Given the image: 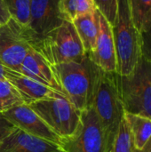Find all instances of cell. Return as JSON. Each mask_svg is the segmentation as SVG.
<instances>
[{
    "instance_id": "cell-1",
    "label": "cell",
    "mask_w": 151,
    "mask_h": 152,
    "mask_svg": "<svg viewBox=\"0 0 151 152\" xmlns=\"http://www.w3.org/2000/svg\"><path fill=\"white\" fill-rule=\"evenodd\" d=\"M53 69L66 97L78 110L93 106L102 69L86 53L77 61L53 65Z\"/></svg>"
},
{
    "instance_id": "cell-2",
    "label": "cell",
    "mask_w": 151,
    "mask_h": 152,
    "mask_svg": "<svg viewBox=\"0 0 151 152\" xmlns=\"http://www.w3.org/2000/svg\"><path fill=\"white\" fill-rule=\"evenodd\" d=\"M93 107L102 127L105 140V152H109L125 116L117 73L101 70Z\"/></svg>"
},
{
    "instance_id": "cell-21",
    "label": "cell",
    "mask_w": 151,
    "mask_h": 152,
    "mask_svg": "<svg viewBox=\"0 0 151 152\" xmlns=\"http://www.w3.org/2000/svg\"><path fill=\"white\" fill-rule=\"evenodd\" d=\"M133 150L134 146L133 136L124 116L118 129V133L109 152H133Z\"/></svg>"
},
{
    "instance_id": "cell-14",
    "label": "cell",
    "mask_w": 151,
    "mask_h": 152,
    "mask_svg": "<svg viewBox=\"0 0 151 152\" xmlns=\"http://www.w3.org/2000/svg\"><path fill=\"white\" fill-rule=\"evenodd\" d=\"M4 77L16 88L24 103L28 105L39 100L51 98L61 94L60 93L26 77L20 72L12 70L5 67Z\"/></svg>"
},
{
    "instance_id": "cell-17",
    "label": "cell",
    "mask_w": 151,
    "mask_h": 152,
    "mask_svg": "<svg viewBox=\"0 0 151 152\" xmlns=\"http://www.w3.org/2000/svg\"><path fill=\"white\" fill-rule=\"evenodd\" d=\"M95 9L93 0H60L59 2L61 19L71 23L79 16L93 12Z\"/></svg>"
},
{
    "instance_id": "cell-9",
    "label": "cell",
    "mask_w": 151,
    "mask_h": 152,
    "mask_svg": "<svg viewBox=\"0 0 151 152\" xmlns=\"http://www.w3.org/2000/svg\"><path fill=\"white\" fill-rule=\"evenodd\" d=\"M59 2L60 0H31L30 22L25 28L29 45L63 22Z\"/></svg>"
},
{
    "instance_id": "cell-15",
    "label": "cell",
    "mask_w": 151,
    "mask_h": 152,
    "mask_svg": "<svg viewBox=\"0 0 151 152\" xmlns=\"http://www.w3.org/2000/svg\"><path fill=\"white\" fill-rule=\"evenodd\" d=\"M73 25L81 40L84 50L86 54L92 53L96 45L99 34L98 11L85 13L73 20Z\"/></svg>"
},
{
    "instance_id": "cell-16",
    "label": "cell",
    "mask_w": 151,
    "mask_h": 152,
    "mask_svg": "<svg viewBox=\"0 0 151 152\" xmlns=\"http://www.w3.org/2000/svg\"><path fill=\"white\" fill-rule=\"evenodd\" d=\"M125 119L130 128L134 149L141 150L151 137V119L125 112Z\"/></svg>"
},
{
    "instance_id": "cell-6",
    "label": "cell",
    "mask_w": 151,
    "mask_h": 152,
    "mask_svg": "<svg viewBox=\"0 0 151 152\" xmlns=\"http://www.w3.org/2000/svg\"><path fill=\"white\" fill-rule=\"evenodd\" d=\"M61 140L72 136L81 120V112L67 97L57 95L28 105Z\"/></svg>"
},
{
    "instance_id": "cell-26",
    "label": "cell",
    "mask_w": 151,
    "mask_h": 152,
    "mask_svg": "<svg viewBox=\"0 0 151 152\" xmlns=\"http://www.w3.org/2000/svg\"><path fill=\"white\" fill-rule=\"evenodd\" d=\"M133 152H151V137L141 150L134 149Z\"/></svg>"
},
{
    "instance_id": "cell-11",
    "label": "cell",
    "mask_w": 151,
    "mask_h": 152,
    "mask_svg": "<svg viewBox=\"0 0 151 152\" xmlns=\"http://www.w3.org/2000/svg\"><path fill=\"white\" fill-rule=\"evenodd\" d=\"M98 19L99 34L96 45L94 50L87 55L103 71L117 73V56L111 25L99 11Z\"/></svg>"
},
{
    "instance_id": "cell-20",
    "label": "cell",
    "mask_w": 151,
    "mask_h": 152,
    "mask_svg": "<svg viewBox=\"0 0 151 152\" xmlns=\"http://www.w3.org/2000/svg\"><path fill=\"white\" fill-rule=\"evenodd\" d=\"M23 103L16 88L6 78H0V113Z\"/></svg>"
},
{
    "instance_id": "cell-25",
    "label": "cell",
    "mask_w": 151,
    "mask_h": 152,
    "mask_svg": "<svg viewBox=\"0 0 151 152\" xmlns=\"http://www.w3.org/2000/svg\"><path fill=\"white\" fill-rule=\"evenodd\" d=\"M10 14L4 4V0H0V25L6 23L10 19Z\"/></svg>"
},
{
    "instance_id": "cell-13",
    "label": "cell",
    "mask_w": 151,
    "mask_h": 152,
    "mask_svg": "<svg viewBox=\"0 0 151 152\" xmlns=\"http://www.w3.org/2000/svg\"><path fill=\"white\" fill-rule=\"evenodd\" d=\"M0 152H65L59 145L36 136L20 128L15 129L0 142Z\"/></svg>"
},
{
    "instance_id": "cell-10",
    "label": "cell",
    "mask_w": 151,
    "mask_h": 152,
    "mask_svg": "<svg viewBox=\"0 0 151 152\" xmlns=\"http://www.w3.org/2000/svg\"><path fill=\"white\" fill-rule=\"evenodd\" d=\"M2 115L15 127L21 129L27 134L61 146V137L58 136L28 104L23 103L15 106L3 112Z\"/></svg>"
},
{
    "instance_id": "cell-23",
    "label": "cell",
    "mask_w": 151,
    "mask_h": 152,
    "mask_svg": "<svg viewBox=\"0 0 151 152\" xmlns=\"http://www.w3.org/2000/svg\"><path fill=\"white\" fill-rule=\"evenodd\" d=\"M142 57L151 62V21L140 32Z\"/></svg>"
},
{
    "instance_id": "cell-27",
    "label": "cell",
    "mask_w": 151,
    "mask_h": 152,
    "mask_svg": "<svg viewBox=\"0 0 151 152\" xmlns=\"http://www.w3.org/2000/svg\"><path fill=\"white\" fill-rule=\"evenodd\" d=\"M0 78H5L4 77V67L0 61Z\"/></svg>"
},
{
    "instance_id": "cell-18",
    "label": "cell",
    "mask_w": 151,
    "mask_h": 152,
    "mask_svg": "<svg viewBox=\"0 0 151 152\" xmlns=\"http://www.w3.org/2000/svg\"><path fill=\"white\" fill-rule=\"evenodd\" d=\"M133 23L139 32L151 21V0H127Z\"/></svg>"
},
{
    "instance_id": "cell-12",
    "label": "cell",
    "mask_w": 151,
    "mask_h": 152,
    "mask_svg": "<svg viewBox=\"0 0 151 152\" xmlns=\"http://www.w3.org/2000/svg\"><path fill=\"white\" fill-rule=\"evenodd\" d=\"M20 73L66 97L53 66L32 47L21 64Z\"/></svg>"
},
{
    "instance_id": "cell-5",
    "label": "cell",
    "mask_w": 151,
    "mask_h": 152,
    "mask_svg": "<svg viewBox=\"0 0 151 152\" xmlns=\"http://www.w3.org/2000/svg\"><path fill=\"white\" fill-rule=\"evenodd\" d=\"M117 85L125 112L151 119V62L142 57L129 75L117 74Z\"/></svg>"
},
{
    "instance_id": "cell-3",
    "label": "cell",
    "mask_w": 151,
    "mask_h": 152,
    "mask_svg": "<svg viewBox=\"0 0 151 152\" xmlns=\"http://www.w3.org/2000/svg\"><path fill=\"white\" fill-rule=\"evenodd\" d=\"M117 1V12L111 26L117 56V74L127 76L142 58L141 36L133 23L127 0Z\"/></svg>"
},
{
    "instance_id": "cell-24",
    "label": "cell",
    "mask_w": 151,
    "mask_h": 152,
    "mask_svg": "<svg viewBox=\"0 0 151 152\" xmlns=\"http://www.w3.org/2000/svg\"><path fill=\"white\" fill-rule=\"evenodd\" d=\"M14 129L15 126L9 120H7L2 113H0V142L9 135Z\"/></svg>"
},
{
    "instance_id": "cell-8",
    "label": "cell",
    "mask_w": 151,
    "mask_h": 152,
    "mask_svg": "<svg viewBox=\"0 0 151 152\" xmlns=\"http://www.w3.org/2000/svg\"><path fill=\"white\" fill-rule=\"evenodd\" d=\"M26 28L12 18L0 25V61L4 67L20 72L21 64L30 49Z\"/></svg>"
},
{
    "instance_id": "cell-4",
    "label": "cell",
    "mask_w": 151,
    "mask_h": 152,
    "mask_svg": "<svg viewBox=\"0 0 151 152\" xmlns=\"http://www.w3.org/2000/svg\"><path fill=\"white\" fill-rule=\"evenodd\" d=\"M30 46L53 66L77 61L85 55L73 23L66 20Z\"/></svg>"
},
{
    "instance_id": "cell-7",
    "label": "cell",
    "mask_w": 151,
    "mask_h": 152,
    "mask_svg": "<svg viewBox=\"0 0 151 152\" xmlns=\"http://www.w3.org/2000/svg\"><path fill=\"white\" fill-rule=\"evenodd\" d=\"M61 147L65 152H105L102 127L93 106L81 112L76 133L61 140Z\"/></svg>"
},
{
    "instance_id": "cell-22",
    "label": "cell",
    "mask_w": 151,
    "mask_h": 152,
    "mask_svg": "<svg viewBox=\"0 0 151 152\" xmlns=\"http://www.w3.org/2000/svg\"><path fill=\"white\" fill-rule=\"evenodd\" d=\"M95 8L112 26L117 12V0H93Z\"/></svg>"
},
{
    "instance_id": "cell-19",
    "label": "cell",
    "mask_w": 151,
    "mask_h": 152,
    "mask_svg": "<svg viewBox=\"0 0 151 152\" xmlns=\"http://www.w3.org/2000/svg\"><path fill=\"white\" fill-rule=\"evenodd\" d=\"M10 17L23 28H28L30 22L31 0H4Z\"/></svg>"
}]
</instances>
